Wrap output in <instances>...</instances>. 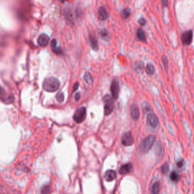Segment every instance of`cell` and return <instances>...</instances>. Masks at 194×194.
Returning a JSON list of instances; mask_svg holds the SVG:
<instances>
[{"label": "cell", "instance_id": "cell-1", "mask_svg": "<svg viewBox=\"0 0 194 194\" xmlns=\"http://www.w3.org/2000/svg\"><path fill=\"white\" fill-rule=\"evenodd\" d=\"M60 87L59 80L54 77H48L44 80L43 87V89L49 92H54L56 91Z\"/></svg>", "mask_w": 194, "mask_h": 194}, {"label": "cell", "instance_id": "cell-2", "mask_svg": "<svg viewBox=\"0 0 194 194\" xmlns=\"http://www.w3.org/2000/svg\"><path fill=\"white\" fill-rule=\"evenodd\" d=\"M156 140V137L153 135H150L144 139L140 145L141 151L143 153H147L153 146Z\"/></svg>", "mask_w": 194, "mask_h": 194}, {"label": "cell", "instance_id": "cell-3", "mask_svg": "<svg viewBox=\"0 0 194 194\" xmlns=\"http://www.w3.org/2000/svg\"><path fill=\"white\" fill-rule=\"evenodd\" d=\"M86 116V110L85 107H81L78 109L75 112L73 119L77 123H81L83 122Z\"/></svg>", "mask_w": 194, "mask_h": 194}, {"label": "cell", "instance_id": "cell-4", "mask_svg": "<svg viewBox=\"0 0 194 194\" xmlns=\"http://www.w3.org/2000/svg\"><path fill=\"white\" fill-rule=\"evenodd\" d=\"M104 100L105 103L104 108L105 114L106 115H109L112 113V112L114 110V104L110 96H106Z\"/></svg>", "mask_w": 194, "mask_h": 194}, {"label": "cell", "instance_id": "cell-5", "mask_svg": "<svg viewBox=\"0 0 194 194\" xmlns=\"http://www.w3.org/2000/svg\"><path fill=\"white\" fill-rule=\"evenodd\" d=\"M182 42L185 45H190L193 39V32L192 30H189L185 32L181 37Z\"/></svg>", "mask_w": 194, "mask_h": 194}, {"label": "cell", "instance_id": "cell-6", "mask_svg": "<svg viewBox=\"0 0 194 194\" xmlns=\"http://www.w3.org/2000/svg\"><path fill=\"white\" fill-rule=\"evenodd\" d=\"M133 137L130 132H127L124 134L122 139V142L123 145L126 146H130L133 143Z\"/></svg>", "mask_w": 194, "mask_h": 194}, {"label": "cell", "instance_id": "cell-7", "mask_svg": "<svg viewBox=\"0 0 194 194\" xmlns=\"http://www.w3.org/2000/svg\"><path fill=\"white\" fill-rule=\"evenodd\" d=\"M111 91L113 97L115 99H117L119 93V85L118 82L115 80L112 82L111 85Z\"/></svg>", "mask_w": 194, "mask_h": 194}, {"label": "cell", "instance_id": "cell-8", "mask_svg": "<svg viewBox=\"0 0 194 194\" xmlns=\"http://www.w3.org/2000/svg\"><path fill=\"white\" fill-rule=\"evenodd\" d=\"M50 37L46 34H42L38 38V43L41 47H46L48 44Z\"/></svg>", "mask_w": 194, "mask_h": 194}, {"label": "cell", "instance_id": "cell-9", "mask_svg": "<svg viewBox=\"0 0 194 194\" xmlns=\"http://www.w3.org/2000/svg\"><path fill=\"white\" fill-rule=\"evenodd\" d=\"M147 121L148 124L153 128H155L157 126L158 124V119L157 116L153 113L149 114L147 117Z\"/></svg>", "mask_w": 194, "mask_h": 194}, {"label": "cell", "instance_id": "cell-10", "mask_svg": "<svg viewBox=\"0 0 194 194\" xmlns=\"http://www.w3.org/2000/svg\"><path fill=\"white\" fill-rule=\"evenodd\" d=\"M131 115L134 120H137L140 116L139 108L136 104H133L131 106Z\"/></svg>", "mask_w": 194, "mask_h": 194}, {"label": "cell", "instance_id": "cell-11", "mask_svg": "<svg viewBox=\"0 0 194 194\" xmlns=\"http://www.w3.org/2000/svg\"><path fill=\"white\" fill-rule=\"evenodd\" d=\"M116 176H117V173L115 171L113 170H110L106 172L105 174V178L107 181L110 182L115 179L116 178Z\"/></svg>", "mask_w": 194, "mask_h": 194}, {"label": "cell", "instance_id": "cell-12", "mask_svg": "<svg viewBox=\"0 0 194 194\" xmlns=\"http://www.w3.org/2000/svg\"><path fill=\"white\" fill-rule=\"evenodd\" d=\"M107 12L104 7H101L98 10V18L101 21H105L107 18Z\"/></svg>", "mask_w": 194, "mask_h": 194}, {"label": "cell", "instance_id": "cell-13", "mask_svg": "<svg viewBox=\"0 0 194 194\" xmlns=\"http://www.w3.org/2000/svg\"><path fill=\"white\" fill-rule=\"evenodd\" d=\"M132 169V166L130 163H127L123 165L119 170V173L122 175L126 174L130 172Z\"/></svg>", "mask_w": 194, "mask_h": 194}, {"label": "cell", "instance_id": "cell-14", "mask_svg": "<svg viewBox=\"0 0 194 194\" xmlns=\"http://www.w3.org/2000/svg\"><path fill=\"white\" fill-rule=\"evenodd\" d=\"M10 95H7L4 89L0 85V99L1 101L6 104L10 99Z\"/></svg>", "mask_w": 194, "mask_h": 194}, {"label": "cell", "instance_id": "cell-15", "mask_svg": "<svg viewBox=\"0 0 194 194\" xmlns=\"http://www.w3.org/2000/svg\"><path fill=\"white\" fill-rule=\"evenodd\" d=\"M90 41L92 49L94 51H98L99 49V45L97 38L94 36L90 35Z\"/></svg>", "mask_w": 194, "mask_h": 194}, {"label": "cell", "instance_id": "cell-16", "mask_svg": "<svg viewBox=\"0 0 194 194\" xmlns=\"http://www.w3.org/2000/svg\"><path fill=\"white\" fill-rule=\"evenodd\" d=\"M137 38L141 41L142 42H146V36H145V34L144 32V31L141 29H139L137 30Z\"/></svg>", "mask_w": 194, "mask_h": 194}, {"label": "cell", "instance_id": "cell-17", "mask_svg": "<svg viewBox=\"0 0 194 194\" xmlns=\"http://www.w3.org/2000/svg\"><path fill=\"white\" fill-rule=\"evenodd\" d=\"M130 9L127 7V8H126L124 9H123L121 13V17H122V18L123 19H127V18H128L130 15Z\"/></svg>", "mask_w": 194, "mask_h": 194}, {"label": "cell", "instance_id": "cell-18", "mask_svg": "<svg viewBox=\"0 0 194 194\" xmlns=\"http://www.w3.org/2000/svg\"><path fill=\"white\" fill-rule=\"evenodd\" d=\"M155 68L154 65L151 63H148L146 65V72L148 75H153L154 73Z\"/></svg>", "mask_w": 194, "mask_h": 194}, {"label": "cell", "instance_id": "cell-19", "mask_svg": "<svg viewBox=\"0 0 194 194\" xmlns=\"http://www.w3.org/2000/svg\"><path fill=\"white\" fill-rule=\"evenodd\" d=\"M84 80H85V81L87 83V84H91L93 82V78L92 76L91 75V74L89 72H86L85 73V75H84Z\"/></svg>", "mask_w": 194, "mask_h": 194}, {"label": "cell", "instance_id": "cell-20", "mask_svg": "<svg viewBox=\"0 0 194 194\" xmlns=\"http://www.w3.org/2000/svg\"><path fill=\"white\" fill-rule=\"evenodd\" d=\"M160 191V185L158 182H156L152 186V193L153 194H158Z\"/></svg>", "mask_w": 194, "mask_h": 194}, {"label": "cell", "instance_id": "cell-21", "mask_svg": "<svg viewBox=\"0 0 194 194\" xmlns=\"http://www.w3.org/2000/svg\"><path fill=\"white\" fill-rule=\"evenodd\" d=\"M170 179L174 182H177L179 180V175L175 172H172L170 174Z\"/></svg>", "mask_w": 194, "mask_h": 194}, {"label": "cell", "instance_id": "cell-22", "mask_svg": "<svg viewBox=\"0 0 194 194\" xmlns=\"http://www.w3.org/2000/svg\"><path fill=\"white\" fill-rule=\"evenodd\" d=\"M56 99L58 102L62 103L64 100V95L63 92H59L56 95Z\"/></svg>", "mask_w": 194, "mask_h": 194}, {"label": "cell", "instance_id": "cell-23", "mask_svg": "<svg viewBox=\"0 0 194 194\" xmlns=\"http://www.w3.org/2000/svg\"><path fill=\"white\" fill-rule=\"evenodd\" d=\"M100 35L101 36L104 38L105 39H106L108 37V33H107V31L105 30V29H103L102 30H101V31L100 32Z\"/></svg>", "mask_w": 194, "mask_h": 194}, {"label": "cell", "instance_id": "cell-24", "mask_svg": "<svg viewBox=\"0 0 194 194\" xmlns=\"http://www.w3.org/2000/svg\"><path fill=\"white\" fill-rule=\"evenodd\" d=\"M169 164L168 163H165L164 164L162 167V171L163 173L165 174L167 172H168L169 171Z\"/></svg>", "mask_w": 194, "mask_h": 194}, {"label": "cell", "instance_id": "cell-25", "mask_svg": "<svg viewBox=\"0 0 194 194\" xmlns=\"http://www.w3.org/2000/svg\"><path fill=\"white\" fill-rule=\"evenodd\" d=\"M162 62H163V63L164 65L166 70L167 71V69H168V61L167 60L166 57L165 55L162 56Z\"/></svg>", "mask_w": 194, "mask_h": 194}, {"label": "cell", "instance_id": "cell-26", "mask_svg": "<svg viewBox=\"0 0 194 194\" xmlns=\"http://www.w3.org/2000/svg\"><path fill=\"white\" fill-rule=\"evenodd\" d=\"M51 48L52 49V50L55 49V48H56V45H57V42H56V40L55 39H54L52 40V41L51 42Z\"/></svg>", "mask_w": 194, "mask_h": 194}, {"label": "cell", "instance_id": "cell-27", "mask_svg": "<svg viewBox=\"0 0 194 194\" xmlns=\"http://www.w3.org/2000/svg\"><path fill=\"white\" fill-rule=\"evenodd\" d=\"M49 192H50V187L48 186H44L41 191L42 194H48L49 193Z\"/></svg>", "mask_w": 194, "mask_h": 194}, {"label": "cell", "instance_id": "cell-28", "mask_svg": "<svg viewBox=\"0 0 194 194\" xmlns=\"http://www.w3.org/2000/svg\"><path fill=\"white\" fill-rule=\"evenodd\" d=\"M52 50L56 54H58V55H60L62 53V50L60 47H56Z\"/></svg>", "mask_w": 194, "mask_h": 194}, {"label": "cell", "instance_id": "cell-29", "mask_svg": "<svg viewBox=\"0 0 194 194\" xmlns=\"http://www.w3.org/2000/svg\"><path fill=\"white\" fill-rule=\"evenodd\" d=\"M138 23H139V24L141 25V26H144L145 24H146V20L144 18H140L139 19H138Z\"/></svg>", "mask_w": 194, "mask_h": 194}, {"label": "cell", "instance_id": "cell-30", "mask_svg": "<svg viewBox=\"0 0 194 194\" xmlns=\"http://www.w3.org/2000/svg\"><path fill=\"white\" fill-rule=\"evenodd\" d=\"M183 164H184V161L183 159H182V160H181V161H179L177 162V166L179 168H181L183 166Z\"/></svg>", "mask_w": 194, "mask_h": 194}, {"label": "cell", "instance_id": "cell-31", "mask_svg": "<svg viewBox=\"0 0 194 194\" xmlns=\"http://www.w3.org/2000/svg\"><path fill=\"white\" fill-rule=\"evenodd\" d=\"M162 3L164 6H168V0H161Z\"/></svg>", "mask_w": 194, "mask_h": 194}, {"label": "cell", "instance_id": "cell-32", "mask_svg": "<svg viewBox=\"0 0 194 194\" xmlns=\"http://www.w3.org/2000/svg\"><path fill=\"white\" fill-rule=\"evenodd\" d=\"M78 86H79V85H78V83H76L74 84V85L73 91H75V90H76V89L78 88Z\"/></svg>", "mask_w": 194, "mask_h": 194}, {"label": "cell", "instance_id": "cell-33", "mask_svg": "<svg viewBox=\"0 0 194 194\" xmlns=\"http://www.w3.org/2000/svg\"><path fill=\"white\" fill-rule=\"evenodd\" d=\"M79 98H80V95H79V93H77V94L75 95V100H78L79 99Z\"/></svg>", "mask_w": 194, "mask_h": 194}, {"label": "cell", "instance_id": "cell-34", "mask_svg": "<svg viewBox=\"0 0 194 194\" xmlns=\"http://www.w3.org/2000/svg\"><path fill=\"white\" fill-rule=\"evenodd\" d=\"M65 0H60V1L62 2V3H64V2Z\"/></svg>", "mask_w": 194, "mask_h": 194}]
</instances>
